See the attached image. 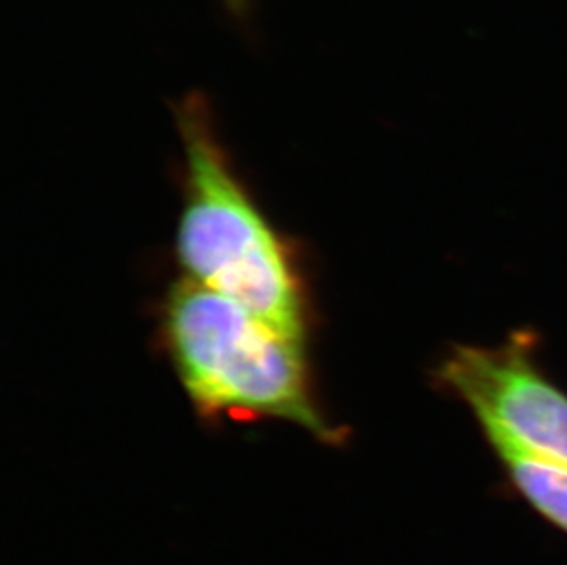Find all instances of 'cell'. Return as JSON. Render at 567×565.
Masks as SVG:
<instances>
[{
	"label": "cell",
	"mask_w": 567,
	"mask_h": 565,
	"mask_svg": "<svg viewBox=\"0 0 567 565\" xmlns=\"http://www.w3.org/2000/svg\"><path fill=\"white\" fill-rule=\"evenodd\" d=\"M184 147L177 256L186 279L234 299L278 331L307 340L309 307L295 257L257 208L220 144L208 100L175 107Z\"/></svg>",
	"instance_id": "1"
},
{
	"label": "cell",
	"mask_w": 567,
	"mask_h": 565,
	"mask_svg": "<svg viewBox=\"0 0 567 565\" xmlns=\"http://www.w3.org/2000/svg\"><path fill=\"white\" fill-rule=\"evenodd\" d=\"M513 489L540 516L567 533V466L524 450L494 444Z\"/></svg>",
	"instance_id": "4"
},
{
	"label": "cell",
	"mask_w": 567,
	"mask_h": 565,
	"mask_svg": "<svg viewBox=\"0 0 567 565\" xmlns=\"http://www.w3.org/2000/svg\"><path fill=\"white\" fill-rule=\"evenodd\" d=\"M536 341L533 332L516 331L499 346L455 343L434 382L471 408L491 446L567 466V393L536 362Z\"/></svg>",
	"instance_id": "3"
},
{
	"label": "cell",
	"mask_w": 567,
	"mask_h": 565,
	"mask_svg": "<svg viewBox=\"0 0 567 565\" xmlns=\"http://www.w3.org/2000/svg\"><path fill=\"white\" fill-rule=\"evenodd\" d=\"M223 6L237 22L245 24L252 10V0H223Z\"/></svg>",
	"instance_id": "5"
},
{
	"label": "cell",
	"mask_w": 567,
	"mask_h": 565,
	"mask_svg": "<svg viewBox=\"0 0 567 565\" xmlns=\"http://www.w3.org/2000/svg\"><path fill=\"white\" fill-rule=\"evenodd\" d=\"M162 335L184 390L206 419H278L342 443L312 391L306 341L184 278L167 294Z\"/></svg>",
	"instance_id": "2"
}]
</instances>
